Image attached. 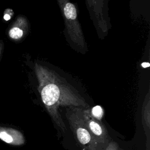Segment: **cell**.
Masks as SVG:
<instances>
[{
  "label": "cell",
  "instance_id": "6",
  "mask_svg": "<svg viewBox=\"0 0 150 150\" xmlns=\"http://www.w3.org/2000/svg\"><path fill=\"white\" fill-rule=\"evenodd\" d=\"M29 30V23L23 15H18L6 29V35L12 41L19 42L26 36Z\"/></svg>",
  "mask_w": 150,
  "mask_h": 150
},
{
  "label": "cell",
  "instance_id": "12",
  "mask_svg": "<svg viewBox=\"0 0 150 150\" xmlns=\"http://www.w3.org/2000/svg\"><path fill=\"white\" fill-rule=\"evenodd\" d=\"M4 41L1 39H0V60L3 55V53H4Z\"/></svg>",
  "mask_w": 150,
  "mask_h": 150
},
{
  "label": "cell",
  "instance_id": "14",
  "mask_svg": "<svg viewBox=\"0 0 150 150\" xmlns=\"http://www.w3.org/2000/svg\"><path fill=\"white\" fill-rule=\"evenodd\" d=\"M146 150H149V144H147V148H146Z\"/></svg>",
  "mask_w": 150,
  "mask_h": 150
},
{
  "label": "cell",
  "instance_id": "7",
  "mask_svg": "<svg viewBox=\"0 0 150 150\" xmlns=\"http://www.w3.org/2000/svg\"><path fill=\"white\" fill-rule=\"evenodd\" d=\"M0 140L12 146L25 144V138L19 130L4 125H0Z\"/></svg>",
  "mask_w": 150,
  "mask_h": 150
},
{
  "label": "cell",
  "instance_id": "1",
  "mask_svg": "<svg viewBox=\"0 0 150 150\" xmlns=\"http://www.w3.org/2000/svg\"><path fill=\"white\" fill-rule=\"evenodd\" d=\"M34 68L41 99L56 125L65 132L67 128L59 108L70 106L89 108V105L73 86L54 70L39 63H35Z\"/></svg>",
  "mask_w": 150,
  "mask_h": 150
},
{
  "label": "cell",
  "instance_id": "10",
  "mask_svg": "<svg viewBox=\"0 0 150 150\" xmlns=\"http://www.w3.org/2000/svg\"><path fill=\"white\" fill-rule=\"evenodd\" d=\"M104 150H121L117 142L112 140H110L106 145Z\"/></svg>",
  "mask_w": 150,
  "mask_h": 150
},
{
  "label": "cell",
  "instance_id": "5",
  "mask_svg": "<svg viewBox=\"0 0 150 150\" xmlns=\"http://www.w3.org/2000/svg\"><path fill=\"white\" fill-rule=\"evenodd\" d=\"M80 112L84 122L92 135L105 148L110 140L108 131L102 121L93 118L90 112L89 108H80Z\"/></svg>",
  "mask_w": 150,
  "mask_h": 150
},
{
  "label": "cell",
  "instance_id": "8",
  "mask_svg": "<svg viewBox=\"0 0 150 150\" xmlns=\"http://www.w3.org/2000/svg\"><path fill=\"white\" fill-rule=\"evenodd\" d=\"M150 102L149 94L148 93L142 108V124L147 138V143L149 144V130H150Z\"/></svg>",
  "mask_w": 150,
  "mask_h": 150
},
{
  "label": "cell",
  "instance_id": "11",
  "mask_svg": "<svg viewBox=\"0 0 150 150\" xmlns=\"http://www.w3.org/2000/svg\"><path fill=\"white\" fill-rule=\"evenodd\" d=\"M13 15V11L11 9L7 8L4 11L3 18L5 21H8L11 19Z\"/></svg>",
  "mask_w": 150,
  "mask_h": 150
},
{
  "label": "cell",
  "instance_id": "13",
  "mask_svg": "<svg viewBox=\"0 0 150 150\" xmlns=\"http://www.w3.org/2000/svg\"><path fill=\"white\" fill-rule=\"evenodd\" d=\"M142 66L144 67V68H146V67H148L149 66V63H142Z\"/></svg>",
  "mask_w": 150,
  "mask_h": 150
},
{
  "label": "cell",
  "instance_id": "3",
  "mask_svg": "<svg viewBox=\"0 0 150 150\" xmlns=\"http://www.w3.org/2000/svg\"><path fill=\"white\" fill-rule=\"evenodd\" d=\"M79 107H66V116L76 141L83 150H104L86 127Z\"/></svg>",
  "mask_w": 150,
  "mask_h": 150
},
{
  "label": "cell",
  "instance_id": "9",
  "mask_svg": "<svg viewBox=\"0 0 150 150\" xmlns=\"http://www.w3.org/2000/svg\"><path fill=\"white\" fill-rule=\"evenodd\" d=\"M90 112L91 116L99 121H101L104 115V110L100 105H96L91 109H90Z\"/></svg>",
  "mask_w": 150,
  "mask_h": 150
},
{
  "label": "cell",
  "instance_id": "2",
  "mask_svg": "<svg viewBox=\"0 0 150 150\" xmlns=\"http://www.w3.org/2000/svg\"><path fill=\"white\" fill-rule=\"evenodd\" d=\"M63 16L67 40L75 49L82 53L87 50V43L78 19L75 5L69 0H57Z\"/></svg>",
  "mask_w": 150,
  "mask_h": 150
},
{
  "label": "cell",
  "instance_id": "4",
  "mask_svg": "<svg viewBox=\"0 0 150 150\" xmlns=\"http://www.w3.org/2000/svg\"><path fill=\"white\" fill-rule=\"evenodd\" d=\"M85 1L97 34L103 39L111 26L108 15V0Z\"/></svg>",
  "mask_w": 150,
  "mask_h": 150
}]
</instances>
